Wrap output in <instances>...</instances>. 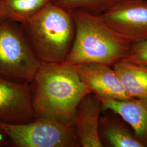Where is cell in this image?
I'll list each match as a JSON object with an SVG mask.
<instances>
[{
  "instance_id": "obj_9",
  "label": "cell",
  "mask_w": 147,
  "mask_h": 147,
  "mask_svg": "<svg viewBox=\"0 0 147 147\" xmlns=\"http://www.w3.org/2000/svg\"><path fill=\"white\" fill-rule=\"evenodd\" d=\"M102 110L101 101L92 93L79 102L74 125L80 147H103L99 135V121Z\"/></svg>"
},
{
  "instance_id": "obj_3",
  "label": "cell",
  "mask_w": 147,
  "mask_h": 147,
  "mask_svg": "<svg viewBox=\"0 0 147 147\" xmlns=\"http://www.w3.org/2000/svg\"><path fill=\"white\" fill-rule=\"evenodd\" d=\"M20 24L41 63L65 62L73 46L76 32L70 11L54 2Z\"/></svg>"
},
{
  "instance_id": "obj_10",
  "label": "cell",
  "mask_w": 147,
  "mask_h": 147,
  "mask_svg": "<svg viewBox=\"0 0 147 147\" xmlns=\"http://www.w3.org/2000/svg\"><path fill=\"white\" fill-rule=\"evenodd\" d=\"M99 99L103 110H110L118 114L131 127L139 141L147 147V98L126 100Z\"/></svg>"
},
{
  "instance_id": "obj_5",
  "label": "cell",
  "mask_w": 147,
  "mask_h": 147,
  "mask_svg": "<svg viewBox=\"0 0 147 147\" xmlns=\"http://www.w3.org/2000/svg\"><path fill=\"white\" fill-rule=\"evenodd\" d=\"M0 129L17 147H80L73 123L39 117L23 124L0 122Z\"/></svg>"
},
{
  "instance_id": "obj_2",
  "label": "cell",
  "mask_w": 147,
  "mask_h": 147,
  "mask_svg": "<svg viewBox=\"0 0 147 147\" xmlns=\"http://www.w3.org/2000/svg\"><path fill=\"white\" fill-rule=\"evenodd\" d=\"M70 11L76 32L64 63L70 65L104 63L113 66L126 56L131 44L114 31L101 16L83 11Z\"/></svg>"
},
{
  "instance_id": "obj_11",
  "label": "cell",
  "mask_w": 147,
  "mask_h": 147,
  "mask_svg": "<svg viewBox=\"0 0 147 147\" xmlns=\"http://www.w3.org/2000/svg\"><path fill=\"white\" fill-rule=\"evenodd\" d=\"M99 135L103 147H144L131 127L118 114L102 110L99 121Z\"/></svg>"
},
{
  "instance_id": "obj_8",
  "label": "cell",
  "mask_w": 147,
  "mask_h": 147,
  "mask_svg": "<svg viewBox=\"0 0 147 147\" xmlns=\"http://www.w3.org/2000/svg\"><path fill=\"white\" fill-rule=\"evenodd\" d=\"M92 94L99 98L117 100L131 99L112 66L104 63H85L71 65Z\"/></svg>"
},
{
  "instance_id": "obj_13",
  "label": "cell",
  "mask_w": 147,
  "mask_h": 147,
  "mask_svg": "<svg viewBox=\"0 0 147 147\" xmlns=\"http://www.w3.org/2000/svg\"><path fill=\"white\" fill-rule=\"evenodd\" d=\"M55 0H5L7 18L19 23L30 19Z\"/></svg>"
},
{
  "instance_id": "obj_4",
  "label": "cell",
  "mask_w": 147,
  "mask_h": 147,
  "mask_svg": "<svg viewBox=\"0 0 147 147\" xmlns=\"http://www.w3.org/2000/svg\"><path fill=\"white\" fill-rule=\"evenodd\" d=\"M40 64L20 23L9 18L0 20V76L31 84Z\"/></svg>"
},
{
  "instance_id": "obj_16",
  "label": "cell",
  "mask_w": 147,
  "mask_h": 147,
  "mask_svg": "<svg viewBox=\"0 0 147 147\" xmlns=\"http://www.w3.org/2000/svg\"><path fill=\"white\" fill-rule=\"evenodd\" d=\"M11 144L9 140L6 136L5 133L0 129V147L5 146Z\"/></svg>"
},
{
  "instance_id": "obj_12",
  "label": "cell",
  "mask_w": 147,
  "mask_h": 147,
  "mask_svg": "<svg viewBox=\"0 0 147 147\" xmlns=\"http://www.w3.org/2000/svg\"><path fill=\"white\" fill-rule=\"evenodd\" d=\"M112 67L131 98H147V66L123 58Z\"/></svg>"
},
{
  "instance_id": "obj_6",
  "label": "cell",
  "mask_w": 147,
  "mask_h": 147,
  "mask_svg": "<svg viewBox=\"0 0 147 147\" xmlns=\"http://www.w3.org/2000/svg\"><path fill=\"white\" fill-rule=\"evenodd\" d=\"M100 16L131 45L147 40V0H120Z\"/></svg>"
},
{
  "instance_id": "obj_15",
  "label": "cell",
  "mask_w": 147,
  "mask_h": 147,
  "mask_svg": "<svg viewBox=\"0 0 147 147\" xmlns=\"http://www.w3.org/2000/svg\"><path fill=\"white\" fill-rule=\"evenodd\" d=\"M124 59L147 66V40L132 44Z\"/></svg>"
},
{
  "instance_id": "obj_17",
  "label": "cell",
  "mask_w": 147,
  "mask_h": 147,
  "mask_svg": "<svg viewBox=\"0 0 147 147\" xmlns=\"http://www.w3.org/2000/svg\"><path fill=\"white\" fill-rule=\"evenodd\" d=\"M4 3L5 0H0V20L7 18L5 14Z\"/></svg>"
},
{
  "instance_id": "obj_1",
  "label": "cell",
  "mask_w": 147,
  "mask_h": 147,
  "mask_svg": "<svg viewBox=\"0 0 147 147\" xmlns=\"http://www.w3.org/2000/svg\"><path fill=\"white\" fill-rule=\"evenodd\" d=\"M30 85L36 118L73 124L79 102L91 93L73 67L65 63H41Z\"/></svg>"
},
{
  "instance_id": "obj_7",
  "label": "cell",
  "mask_w": 147,
  "mask_h": 147,
  "mask_svg": "<svg viewBox=\"0 0 147 147\" xmlns=\"http://www.w3.org/2000/svg\"><path fill=\"white\" fill-rule=\"evenodd\" d=\"M36 118L30 84L0 76V122L18 124Z\"/></svg>"
},
{
  "instance_id": "obj_14",
  "label": "cell",
  "mask_w": 147,
  "mask_h": 147,
  "mask_svg": "<svg viewBox=\"0 0 147 147\" xmlns=\"http://www.w3.org/2000/svg\"><path fill=\"white\" fill-rule=\"evenodd\" d=\"M120 0H55V3L69 11H83L89 14H102Z\"/></svg>"
}]
</instances>
